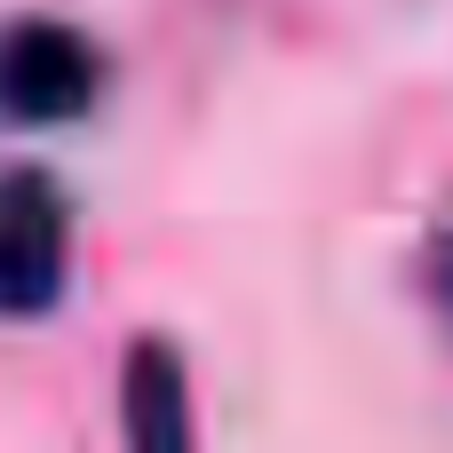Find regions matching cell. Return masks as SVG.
Returning a JSON list of instances; mask_svg holds the SVG:
<instances>
[{
    "instance_id": "cell-1",
    "label": "cell",
    "mask_w": 453,
    "mask_h": 453,
    "mask_svg": "<svg viewBox=\"0 0 453 453\" xmlns=\"http://www.w3.org/2000/svg\"><path fill=\"white\" fill-rule=\"evenodd\" d=\"M104 64L88 48V32L56 24V16H24L0 32V119L16 127H64L96 104Z\"/></svg>"
},
{
    "instance_id": "cell-2",
    "label": "cell",
    "mask_w": 453,
    "mask_h": 453,
    "mask_svg": "<svg viewBox=\"0 0 453 453\" xmlns=\"http://www.w3.org/2000/svg\"><path fill=\"white\" fill-rule=\"evenodd\" d=\"M72 271V207L56 175L16 167L0 175V319H40L56 311Z\"/></svg>"
},
{
    "instance_id": "cell-3",
    "label": "cell",
    "mask_w": 453,
    "mask_h": 453,
    "mask_svg": "<svg viewBox=\"0 0 453 453\" xmlns=\"http://www.w3.org/2000/svg\"><path fill=\"white\" fill-rule=\"evenodd\" d=\"M119 422H127V446H151V453L191 446V406H183V358H175V342L151 334V342L127 350Z\"/></svg>"
},
{
    "instance_id": "cell-4",
    "label": "cell",
    "mask_w": 453,
    "mask_h": 453,
    "mask_svg": "<svg viewBox=\"0 0 453 453\" xmlns=\"http://www.w3.org/2000/svg\"><path fill=\"white\" fill-rule=\"evenodd\" d=\"M422 303H430V319L446 326V342H453V207L438 215V231L422 247Z\"/></svg>"
}]
</instances>
